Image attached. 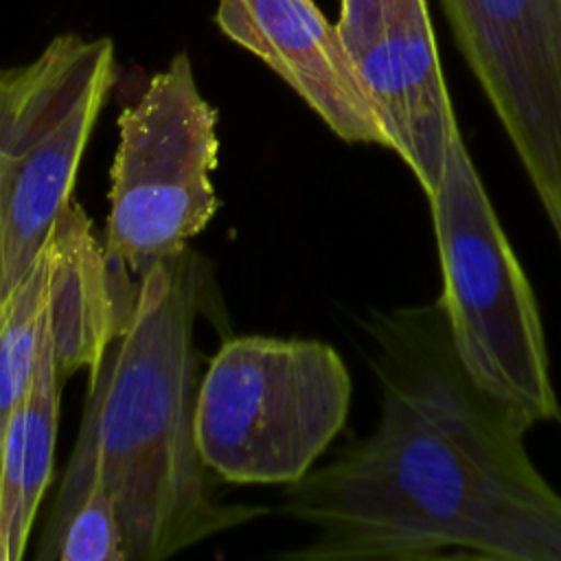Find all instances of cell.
I'll list each match as a JSON object with an SVG mask.
<instances>
[{"mask_svg": "<svg viewBox=\"0 0 561 561\" xmlns=\"http://www.w3.org/2000/svg\"><path fill=\"white\" fill-rule=\"evenodd\" d=\"M557 423H559V425H561V414H559V419H557Z\"/></svg>", "mask_w": 561, "mask_h": 561, "instance_id": "13", "label": "cell"}, {"mask_svg": "<svg viewBox=\"0 0 561 561\" xmlns=\"http://www.w3.org/2000/svg\"><path fill=\"white\" fill-rule=\"evenodd\" d=\"M353 383L320 340H226L197 386L195 443L210 473L234 484H291L342 432Z\"/></svg>", "mask_w": 561, "mask_h": 561, "instance_id": "4", "label": "cell"}, {"mask_svg": "<svg viewBox=\"0 0 561 561\" xmlns=\"http://www.w3.org/2000/svg\"><path fill=\"white\" fill-rule=\"evenodd\" d=\"M204 263L188 248L149 267L134 305L90 370L70 456L94 467L114 500L127 561H162L270 513L224 504L195 443V316Z\"/></svg>", "mask_w": 561, "mask_h": 561, "instance_id": "2", "label": "cell"}, {"mask_svg": "<svg viewBox=\"0 0 561 561\" xmlns=\"http://www.w3.org/2000/svg\"><path fill=\"white\" fill-rule=\"evenodd\" d=\"M377 427L287 484L296 561H561V495L526 427L462 370L438 302L373 313Z\"/></svg>", "mask_w": 561, "mask_h": 561, "instance_id": "1", "label": "cell"}, {"mask_svg": "<svg viewBox=\"0 0 561 561\" xmlns=\"http://www.w3.org/2000/svg\"><path fill=\"white\" fill-rule=\"evenodd\" d=\"M335 28L390 149L432 195L460 127L427 2L340 0Z\"/></svg>", "mask_w": 561, "mask_h": 561, "instance_id": "8", "label": "cell"}, {"mask_svg": "<svg viewBox=\"0 0 561 561\" xmlns=\"http://www.w3.org/2000/svg\"><path fill=\"white\" fill-rule=\"evenodd\" d=\"M561 250V0H440Z\"/></svg>", "mask_w": 561, "mask_h": 561, "instance_id": "7", "label": "cell"}, {"mask_svg": "<svg viewBox=\"0 0 561 561\" xmlns=\"http://www.w3.org/2000/svg\"><path fill=\"white\" fill-rule=\"evenodd\" d=\"M427 202L443 274L438 302L462 370L526 430L557 421L541 313L462 134Z\"/></svg>", "mask_w": 561, "mask_h": 561, "instance_id": "3", "label": "cell"}, {"mask_svg": "<svg viewBox=\"0 0 561 561\" xmlns=\"http://www.w3.org/2000/svg\"><path fill=\"white\" fill-rule=\"evenodd\" d=\"M64 377L55 329L26 394L13 408L0 440V561H20L53 478Z\"/></svg>", "mask_w": 561, "mask_h": 561, "instance_id": "10", "label": "cell"}, {"mask_svg": "<svg viewBox=\"0 0 561 561\" xmlns=\"http://www.w3.org/2000/svg\"><path fill=\"white\" fill-rule=\"evenodd\" d=\"M213 20L276 72L337 138L390 149L335 24L313 0H219Z\"/></svg>", "mask_w": 561, "mask_h": 561, "instance_id": "9", "label": "cell"}, {"mask_svg": "<svg viewBox=\"0 0 561 561\" xmlns=\"http://www.w3.org/2000/svg\"><path fill=\"white\" fill-rule=\"evenodd\" d=\"M57 285L59 234L53 226L35 265L0 307V440L13 408L33 381L53 333Z\"/></svg>", "mask_w": 561, "mask_h": 561, "instance_id": "11", "label": "cell"}, {"mask_svg": "<svg viewBox=\"0 0 561 561\" xmlns=\"http://www.w3.org/2000/svg\"><path fill=\"white\" fill-rule=\"evenodd\" d=\"M37 559L127 561L121 519L94 467L70 456Z\"/></svg>", "mask_w": 561, "mask_h": 561, "instance_id": "12", "label": "cell"}, {"mask_svg": "<svg viewBox=\"0 0 561 561\" xmlns=\"http://www.w3.org/2000/svg\"><path fill=\"white\" fill-rule=\"evenodd\" d=\"M116 75L114 42L79 33L55 35L26 64L0 66V307L70 206Z\"/></svg>", "mask_w": 561, "mask_h": 561, "instance_id": "5", "label": "cell"}, {"mask_svg": "<svg viewBox=\"0 0 561 561\" xmlns=\"http://www.w3.org/2000/svg\"><path fill=\"white\" fill-rule=\"evenodd\" d=\"M217 164V110L182 50L118 116L101 241L114 276L140 283L149 267L188 248L219 210Z\"/></svg>", "mask_w": 561, "mask_h": 561, "instance_id": "6", "label": "cell"}]
</instances>
